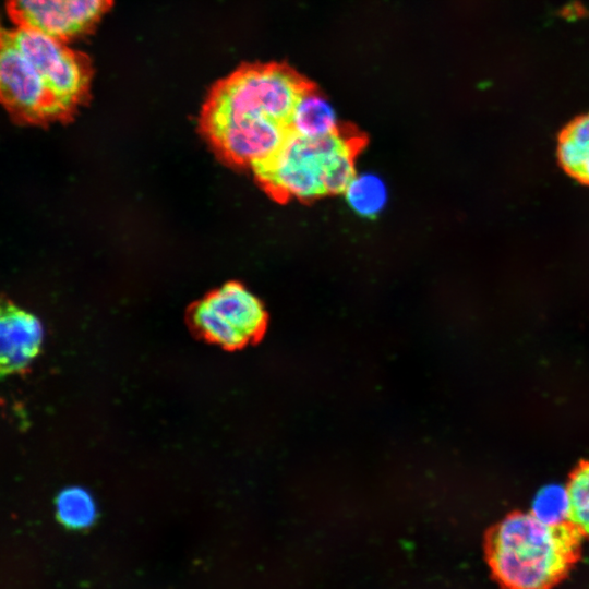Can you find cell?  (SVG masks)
<instances>
[{"label": "cell", "mask_w": 589, "mask_h": 589, "mask_svg": "<svg viewBox=\"0 0 589 589\" xmlns=\"http://www.w3.org/2000/svg\"><path fill=\"white\" fill-rule=\"evenodd\" d=\"M309 85L286 64H242L212 87L201 132L225 161L252 169L283 145L293 106Z\"/></svg>", "instance_id": "obj_1"}, {"label": "cell", "mask_w": 589, "mask_h": 589, "mask_svg": "<svg viewBox=\"0 0 589 589\" xmlns=\"http://www.w3.org/2000/svg\"><path fill=\"white\" fill-rule=\"evenodd\" d=\"M191 322L206 339L235 349L263 333L266 312L260 299L247 287L230 281L213 290L192 308Z\"/></svg>", "instance_id": "obj_5"}, {"label": "cell", "mask_w": 589, "mask_h": 589, "mask_svg": "<svg viewBox=\"0 0 589 589\" xmlns=\"http://www.w3.org/2000/svg\"><path fill=\"white\" fill-rule=\"evenodd\" d=\"M287 127L289 133L305 139H322L340 132L334 107L311 85L298 97Z\"/></svg>", "instance_id": "obj_8"}, {"label": "cell", "mask_w": 589, "mask_h": 589, "mask_svg": "<svg viewBox=\"0 0 589 589\" xmlns=\"http://www.w3.org/2000/svg\"><path fill=\"white\" fill-rule=\"evenodd\" d=\"M112 0H5L16 27L33 29L68 41L89 33Z\"/></svg>", "instance_id": "obj_6"}, {"label": "cell", "mask_w": 589, "mask_h": 589, "mask_svg": "<svg viewBox=\"0 0 589 589\" xmlns=\"http://www.w3.org/2000/svg\"><path fill=\"white\" fill-rule=\"evenodd\" d=\"M44 340L39 320L7 299H0V376L21 373L37 357Z\"/></svg>", "instance_id": "obj_7"}, {"label": "cell", "mask_w": 589, "mask_h": 589, "mask_svg": "<svg viewBox=\"0 0 589 589\" xmlns=\"http://www.w3.org/2000/svg\"><path fill=\"white\" fill-rule=\"evenodd\" d=\"M58 519L68 528L85 529L97 516V505L92 494L81 486H69L56 498Z\"/></svg>", "instance_id": "obj_11"}, {"label": "cell", "mask_w": 589, "mask_h": 589, "mask_svg": "<svg viewBox=\"0 0 589 589\" xmlns=\"http://www.w3.org/2000/svg\"><path fill=\"white\" fill-rule=\"evenodd\" d=\"M359 146L341 131L322 139L289 133L279 149L252 170L274 197L308 201L345 190L357 171Z\"/></svg>", "instance_id": "obj_4"}, {"label": "cell", "mask_w": 589, "mask_h": 589, "mask_svg": "<svg viewBox=\"0 0 589 589\" xmlns=\"http://www.w3.org/2000/svg\"><path fill=\"white\" fill-rule=\"evenodd\" d=\"M581 539L569 521L549 524L515 512L490 532L486 558L503 589H554L580 560Z\"/></svg>", "instance_id": "obj_3"}, {"label": "cell", "mask_w": 589, "mask_h": 589, "mask_svg": "<svg viewBox=\"0 0 589 589\" xmlns=\"http://www.w3.org/2000/svg\"><path fill=\"white\" fill-rule=\"evenodd\" d=\"M531 513L549 524L567 521L568 500L566 488L552 484L540 490L533 501Z\"/></svg>", "instance_id": "obj_13"}, {"label": "cell", "mask_w": 589, "mask_h": 589, "mask_svg": "<svg viewBox=\"0 0 589 589\" xmlns=\"http://www.w3.org/2000/svg\"><path fill=\"white\" fill-rule=\"evenodd\" d=\"M89 58L65 41L16 27L0 40V105L29 124L67 121L89 97Z\"/></svg>", "instance_id": "obj_2"}, {"label": "cell", "mask_w": 589, "mask_h": 589, "mask_svg": "<svg viewBox=\"0 0 589 589\" xmlns=\"http://www.w3.org/2000/svg\"><path fill=\"white\" fill-rule=\"evenodd\" d=\"M569 521L578 532L589 538V461H581L566 484Z\"/></svg>", "instance_id": "obj_12"}, {"label": "cell", "mask_w": 589, "mask_h": 589, "mask_svg": "<svg viewBox=\"0 0 589 589\" xmlns=\"http://www.w3.org/2000/svg\"><path fill=\"white\" fill-rule=\"evenodd\" d=\"M2 34H3V29L1 28V25H0V40H1Z\"/></svg>", "instance_id": "obj_14"}, {"label": "cell", "mask_w": 589, "mask_h": 589, "mask_svg": "<svg viewBox=\"0 0 589 589\" xmlns=\"http://www.w3.org/2000/svg\"><path fill=\"white\" fill-rule=\"evenodd\" d=\"M350 209L363 218H374L386 207L389 199L384 178L374 171H356L345 190Z\"/></svg>", "instance_id": "obj_10"}, {"label": "cell", "mask_w": 589, "mask_h": 589, "mask_svg": "<svg viewBox=\"0 0 589 589\" xmlns=\"http://www.w3.org/2000/svg\"><path fill=\"white\" fill-rule=\"evenodd\" d=\"M557 157L567 175L589 185V112L574 119L562 130Z\"/></svg>", "instance_id": "obj_9"}]
</instances>
